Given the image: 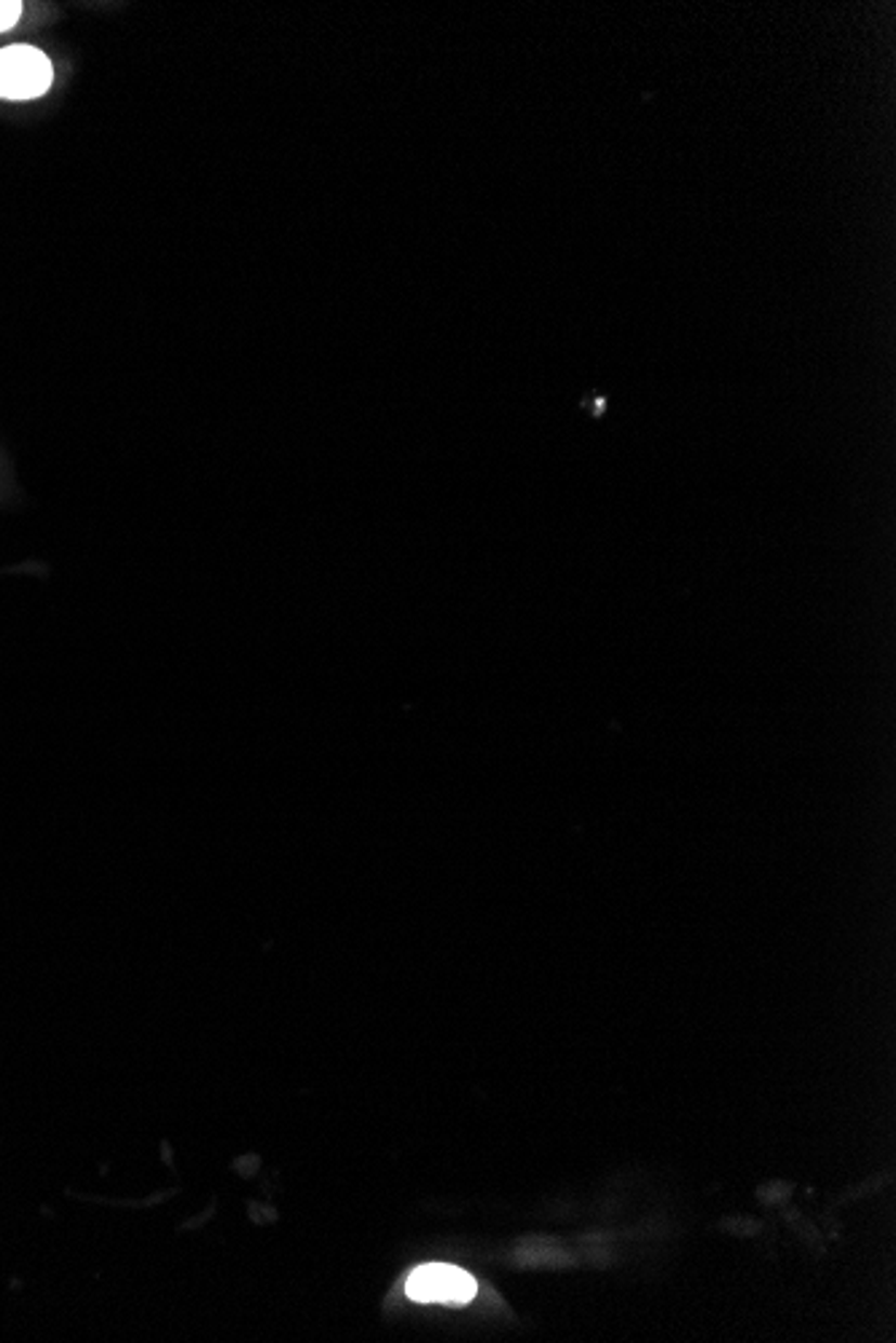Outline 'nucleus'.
<instances>
[{
  "instance_id": "obj_3",
  "label": "nucleus",
  "mask_w": 896,
  "mask_h": 1343,
  "mask_svg": "<svg viewBox=\"0 0 896 1343\" xmlns=\"http://www.w3.org/2000/svg\"><path fill=\"white\" fill-rule=\"evenodd\" d=\"M22 9H25V5H22L20 0H0V32L11 30V27L20 22Z\"/></svg>"
},
{
  "instance_id": "obj_1",
  "label": "nucleus",
  "mask_w": 896,
  "mask_h": 1343,
  "mask_svg": "<svg viewBox=\"0 0 896 1343\" xmlns=\"http://www.w3.org/2000/svg\"><path fill=\"white\" fill-rule=\"evenodd\" d=\"M52 81V60L41 49H0V97L3 100H36L49 92Z\"/></svg>"
},
{
  "instance_id": "obj_2",
  "label": "nucleus",
  "mask_w": 896,
  "mask_h": 1343,
  "mask_svg": "<svg viewBox=\"0 0 896 1343\" xmlns=\"http://www.w3.org/2000/svg\"><path fill=\"white\" fill-rule=\"evenodd\" d=\"M476 1290L478 1285L470 1274L456 1266H446V1263H430V1266L416 1268L405 1282V1292H408L411 1301L419 1303L462 1306V1303L472 1301Z\"/></svg>"
}]
</instances>
